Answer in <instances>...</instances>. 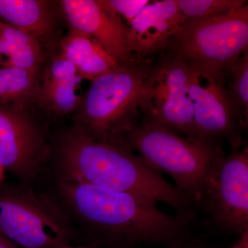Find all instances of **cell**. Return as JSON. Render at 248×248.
Here are the masks:
<instances>
[{
	"instance_id": "cell-1",
	"label": "cell",
	"mask_w": 248,
	"mask_h": 248,
	"mask_svg": "<svg viewBox=\"0 0 248 248\" xmlns=\"http://www.w3.org/2000/svg\"><path fill=\"white\" fill-rule=\"evenodd\" d=\"M49 137L54 179L140 196L191 216L190 199L131 150L97 141L68 121L50 125Z\"/></svg>"
},
{
	"instance_id": "cell-2",
	"label": "cell",
	"mask_w": 248,
	"mask_h": 248,
	"mask_svg": "<svg viewBox=\"0 0 248 248\" xmlns=\"http://www.w3.org/2000/svg\"><path fill=\"white\" fill-rule=\"evenodd\" d=\"M48 194L68 220L74 234L112 244L172 243L191 217L167 215L157 203L138 195L54 179Z\"/></svg>"
},
{
	"instance_id": "cell-3",
	"label": "cell",
	"mask_w": 248,
	"mask_h": 248,
	"mask_svg": "<svg viewBox=\"0 0 248 248\" xmlns=\"http://www.w3.org/2000/svg\"><path fill=\"white\" fill-rule=\"evenodd\" d=\"M151 66L135 59L91 81L68 122L97 141L129 149L126 138L140 122V99Z\"/></svg>"
},
{
	"instance_id": "cell-4",
	"label": "cell",
	"mask_w": 248,
	"mask_h": 248,
	"mask_svg": "<svg viewBox=\"0 0 248 248\" xmlns=\"http://www.w3.org/2000/svg\"><path fill=\"white\" fill-rule=\"evenodd\" d=\"M248 49V4L213 17L184 23L166 50L189 67L225 84L234 63Z\"/></svg>"
},
{
	"instance_id": "cell-5",
	"label": "cell",
	"mask_w": 248,
	"mask_h": 248,
	"mask_svg": "<svg viewBox=\"0 0 248 248\" xmlns=\"http://www.w3.org/2000/svg\"><path fill=\"white\" fill-rule=\"evenodd\" d=\"M126 145L153 169L171 176L191 202L200 203L209 173L224 156L221 147L183 138L141 121L128 134Z\"/></svg>"
},
{
	"instance_id": "cell-6",
	"label": "cell",
	"mask_w": 248,
	"mask_h": 248,
	"mask_svg": "<svg viewBox=\"0 0 248 248\" xmlns=\"http://www.w3.org/2000/svg\"><path fill=\"white\" fill-rule=\"evenodd\" d=\"M0 232L22 248H56L75 236L46 192L20 182L0 184Z\"/></svg>"
},
{
	"instance_id": "cell-7",
	"label": "cell",
	"mask_w": 248,
	"mask_h": 248,
	"mask_svg": "<svg viewBox=\"0 0 248 248\" xmlns=\"http://www.w3.org/2000/svg\"><path fill=\"white\" fill-rule=\"evenodd\" d=\"M140 121L196 140L189 91V66L181 55L168 52L152 65L140 103Z\"/></svg>"
},
{
	"instance_id": "cell-8",
	"label": "cell",
	"mask_w": 248,
	"mask_h": 248,
	"mask_svg": "<svg viewBox=\"0 0 248 248\" xmlns=\"http://www.w3.org/2000/svg\"><path fill=\"white\" fill-rule=\"evenodd\" d=\"M49 126L33 105L0 104V165L33 186L48 167Z\"/></svg>"
},
{
	"instance_id": "cell-9",
	"label": "cell",
	"mask_w": 248,
	"mask_h": 248,
	"mask_svg": "<svg viewBox=\"0 0 248 248\" xmlns=\"http://www.w3.org/2000/svg\"><path fill=\"white\" fill-rule=\"evenodd\" d=\"M189 91L196 140L217 147H221L222 141L226 140L232 148H241L248 118L231 91L225 84L190 67Z\"/></svg>"
},
{
	"instance_id": "cell-10",
	"label": "cell",
	"mask_w": 248,
	"mask_h": 248,
	"mask_svg": "<svg viewBox=\"0 0 248 248\" xmlns=\"http://www.w3.org/2000/svg\"><path fill=\"white\" fill-rule=\"evenodd\" d=\"M200 203L223 229L240 236L248 232V151L232 148L214 166Z\"/></svg>"
},
{
	"instance_id": "cell-11",
	"label": "cell",
	"mask_w": 248,
	"mask_h": 248,
	"mask_svg": "<svg viewBox=\"0 0 248 248\" xmlns=\"http://www.w3.org/2000/svg\"><path fill=\"white\" fill-rule=\"evenodd\" d=\"M83 81L60 46L46 53L34 107L48 126L71 120L83 94Z\"/></svg>"
},
{
	"instance_id": "cell-12",
	"label": "cell",
	"mask_w": 248,
	"mask_h": 248,
	"mask_svg": "<svg viewBox=\"0 0 248 248\" xmlns=\"http://www.w3.org/2000/svg\"><path fill=\"white\" fill-rule=\"evenodd\" d=\"M63 24L94 39L119 64L135 60L128 28L103 0H58Z\"/></svg>"
},
{
	"instance_id": "cell-13",
	"label": "cell",
	"mask_w": 248,
	"mask_h": 248,
	"mask_svg": "<svg viewBox=\"0 0 248 248\" xmlns=\"http://www.w3.org/2000/svg\"><path fill=\"white\" fill-rule=\"evenodd\" d=\"M184 23L177 0L150 1L128 28L133 58L145 60L166 50L171 37Z\"/></svg>"
},
{
	"instance_id": "cell-14",
	"label": "cell",
	"mask_w": 248,
	"mask_h": 248,
	"mask_svg": "<svg viewBox=\"0 0 248 248\" xmlns=\"http://www.w3.org/2000/svg\"><path fill=\"white\" fill-rule=\"evenodd\" d=\"M0 21L33 37L46 53L60 48L65 25L58 0H0Z\"/></svg>"
},
{
	"instance_id": "cell-15",
	"label": "cell",
	"mask_w": 248,
	"mask_h": 248,
	"mask_svg": "<svg viewBox=\"0 0 248 248\" xmlns=\"http://www.w3.org/2000/svg\"><path fill=\"white\" fill-rule=\"evenodd\" d=\"M67 29L60 50L83 79L91 82L120 65L92 37L73 28Z\"/></svg>"
},
{
	"instance_id": "cell-16",
	"label": "cell",
	"mask_w": 248,
	"mask_h": 248,
	"mask_svg": "<svg viewBox=\"0 0 248 248\" xmlns=\"http://www.w3.org/2000/svg\"><path fill=\"white\" fill-rule=\"evenodd\" d=\"M46 51L33 37L0 21V65L40 73Z\"/></svg>"
},
{
	"instance_id": "cell-17",
	"label": "cell",
	"mask_w": 248,
	"mask_h": 248,
	"mask_svg": "<svg viewBox=\"0 0 248 248\" xmlns=\"http://www.w3.org/2000/svg\"><path fill=\"white\" fill-rule=\"evenodd\" d=\"M40 73L0 65V104L33 105Z\"/></svg>"
},
{
	"instance_id": "cell-18",
	"label": "cell",
	"mask_w": 248,
	"mask_h": 248,
	"mask_svg": "<svg viewBox=\"0 0 248 248\" xmlns=\"http://www.w3.org/2000/svg\"><path fill=\"white\" fill-rule=\"evenodd\" d=\"M184 23L213 17L247 4L246 0H177Z\"/></svg>"
},
{
	"instance_id": "cell-19",
	"label": "cell",
	"mask_w": 248,
	"mask_h": 248,
	"mask_svg": "<svg viewBox=\"0 0 248 248\" xmlns=\"http://www.w3.org/2000/svg\"><path fill=\"white\" fill-rule=\"evenodd\" d=\"M228 79H231L230 91L248 118V49L232 68Z\"/></svg>"
},
{
	"instance_id": "cell-20",
	"label": "cell",
	"mask_w": 248,
	"mask_h": 248,
	"mask_svg": "<svg viewBox=\"0 0 248 248\" xmlns=\"http://www.w3.org/2000/svg\"><path fill=\"white\" fill-rule=\"evenodd\" d=\"M104 4L115 13L127 27L136 17L149 0H103Z\"/></svg>"
},
{
	"instance_id": "cell-21",
	"label": "cell",
	"mask_w": 248,
	"mask_h": 248,
	"mask_svg": "<svg viewBox=\"0 0 248 248\" xmlns=\"http://www.w3.org/2000/svg\"><path fill=\"white\" fill-rule=\"evenodd\" d=\"M0 248H22L0 232Z\"/></svg>"
},
{
	"instance_id": "cell-22",
	"label": "cell",
	"mask_w": 248,
	"mask_h": 248,
	"mask_svg": "<svg viewBox=\"0 0 248 248\" xmlns=\"http://www.w3.org/2000/svg\"><path fill=\"white\" fill-rule=\"evenodd\" d=\"M231 248H248V232L241 235L239 241Z\"/></svg>"
},
{
	"instance_id": "cell-23",
	"label": "cell",
	"mask_w": 248,
	"mask_h": 248,
	"mask_svg": "<svg viewBox=\"0 0 248 248\" xmlns=\"http://www.w3.org/2000/svg\"><path fill=\"white\" fill-rule=\"evenodd\" d=\"M56 248H96L93 246H72L70 244L62 245Z\"/></svg>"
},
{
	"instance_id": "cell-24",
	"label": "cell",
	"mask_w": 248,
	"mask_h": 248,
	"mask_svg": "<svg viewBox=\"0 0 248 248\" xmlns=\"http://www.w3.org/2000/svg\"><path fill=\"white\" fill-rule=\"evenodd\" d=\"M4 169L0 165V184L4 182Z\"/></svg>"
}]
</instances>
